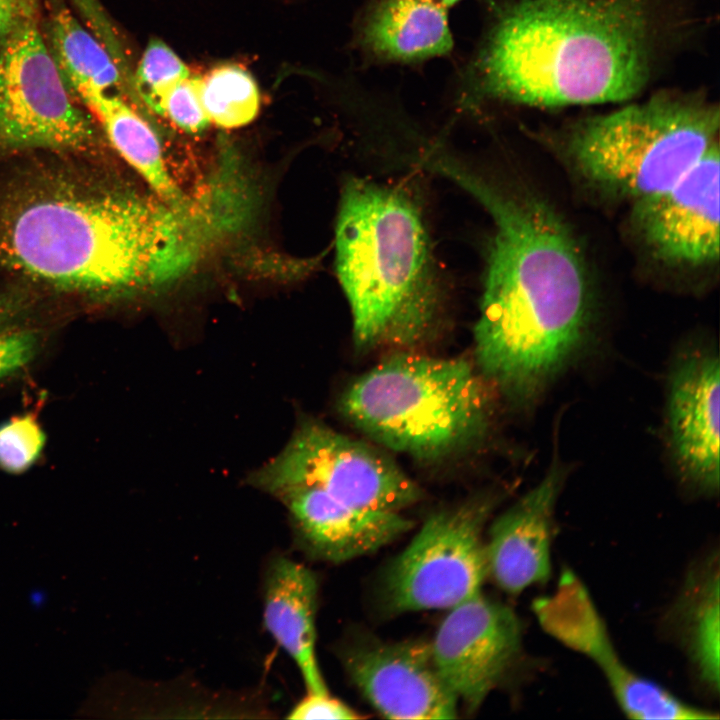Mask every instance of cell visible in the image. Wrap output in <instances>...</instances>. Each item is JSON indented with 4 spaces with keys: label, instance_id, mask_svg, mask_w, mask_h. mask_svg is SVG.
Returning <instances> with one entry per match:
<instances>
[{
    "label": "cell",
    "instance_id": "obj_14",
    "mask_svg": "<svg viewBox=\"0 0 720 720\" xmlns=\"http://www.w3.org/2000/svg\"><path fill=\"white\" fill-rule=\"evenodd\" d=\"M354 684L390 719H453L458 700L424 641L372 642L351 649L344 660Z\"/></svg>",
    "mask_w": 720,
    "mask_h": 720
},
{
    "label": "cell",
    "instance_id": "obj_29",
    "mask_svg": "<svg viewBox=\"0 0 720 720\" xmlns=\"http://www.w3.org/2000/svg\"><path fill=\"white\" fill-rule=\"evenodd\" d=\"M32 0H0V44L17 24Z\"/></svg>",
    "mask_w": 720,
    "mask_h": 720
},
{
    "label": "cell",
    "instance_id": "obj_26",
    "mask_svg": "<svg viewBox=\"0 0 720 720\" xmlns=\"http://www.w3.org/2000/svg\"><path fill=\"white\" fill-rule=\"evenodd\" d=\"M199 86L200 76L190 75L165 92L153 111L187 133L204 131L210 121L201 103Z\"/></svg>",
    "mask_w": 720,
    "mask_h": 720
},
{
    "label": "cell",
    "instance_id": "obj_21",
    "mask_svg": "<svg viewBox=\"0 0 720 720\" xmlns=\"http://www.w3.org/2000/svg\"><path fill=\"white\" fill-rule=\"evenodd\" d=\"M46 43L68 89L111 91L142 103L118 65L96 38L61 0H50L46 19Z\"/></svg>",
    "mask_w": 720,
    "mask_h": 720
},
{
    "label": "cell",
    "instance_id": "obj_22",
    "mask_svg": "<svg viewBox=\"0 0 720 720\" xmlns=\"http://www.w3.org/2000/svg\"><path fill=\"white\" fill-rule=\"evenodd\" d=\"M199 94L210 121L234 129L252 122L260 108L258 85L245 68L226 63L200 76Z\"/></svg>",
    "mask_w": 720,
    "mask_h": 720
},
{
    "label": "cell",
    "instance_id": "obj_2",
    "mask_svg": "<svg viewBox=\"0 0 720 720\" xmlns=\"http://www.w3.org/2000/svg\"><path fill=\"white\" fill-rule=\"evenodd\" d=\"M198 216L88 178L36 175L0 193V267L94 298L162 287L199 260Z\"/></svg>",
    "mask_w": 720,
    "mask_h": 720
},
{
    "label": "cell",
    "instance_id": "obj_5",
    "mask_svg": "<svg viewBox=\"0 0 720 720\" xmlns=\"http://www.w3.org/2000/svg\"><path fill=\"white\" fill-rule=\"evenodd\" d=\"M493 388L475 364L402 352L355 379L342 414L379 444L417 460H440L483 440Z\"/></svg>",
    "mask_w": 720,
    "mask_h": 720
},
{
    "label": "cell",
    "instance_id": "obj_20",
    "mask_svg": "<svg viewBox=\"0 0 720 720\" xmlns=\"http://www.w3.org/2000/svg\"><path fill=\"white\" fill-rule=\"evenodd\" d=\"M74 97L95 117L112 146L158 198L181 210L193 209L168 170L158 136L124 97L94 88L79 89Z\"/></svg>",
    "mask_w": 720,
    "mask_h": 720
},
{
    "label": "cell",
    "instance_id": "obj_11",
    "mask_svg": "<svg viewBox=\"0 0 720 720\" xmlns=\"http://www.w3.org/2000/svg\"><path fill=\"white\" fill-rule=\"evenodd\" d=\"M458 702L477 710L522 655V625L507 605L481 591L450 608L430 643Z\"/></svg>",
    "mask_w": 720,
    "mask_h": 720
},
{
    "label": "cell",
    "instance_id": "obj_24",
    "mask_svg": "<svg viewBox=\"0 0 720 720\" xmlns=\"http://www.w3.org/2000/svg\"><path fill=\"white\" fill-rule=\"evenodd\" d=\"M190 71L180 57L162 40L151 39L133 72L136 93L143 106L154 109L160 97Z\"/></svg>",
    "mask_w": 720,
    "mask_h": 720
},
{
    "label": "cell",
    "instance_id": "obj_13",
    "mask_svg": "<svg viewBox=\"0 0 720 720\" xmlns=\"http://www.w3.org/2000/svg\"><path fill=\"white\" fill-rule=\"evenodd\" d=\"M718 352L694 345L678 353L666 389L667 443L680 478L704 496L719 490Z\"/></svg>",
    "mask_w": 720,
    "mask_h": 720
},
{
    "label": "cell",
    "instance_id": "obj_16",
    "mask_svg": "<svg viewBox=\"0 0 720 720\" xmlns=\"http://www.w3.org/2000/svg\"><path fill=\"white\" fill-rule=\"evenodd\" d=\"M268 493L287 508L305 549L335 563L375 552L413 525L400 512L356 508L308 485H279Z\"/></svg>",
    "mask_w": 720,
    "mask_h": 720
},
{
    "label": "cell",
    "instance_id": "obj_9",
    "mask_svg": "<svg viewBox=\"0 0 720 720\" xmlns=\"http://www.w3.org/2000/svg\"><path fill=\"white\" fill-rule=\"evenodd\" d=\"M249 482L266 492L279 485H308L338 502L383 512H400L423 495L382 452L315 421L301 424L280 454L251 474Z\"/></svg>",
    "mask_w": 720,
    "mask_h": 720
},
{
    "label": "cell",
    "instance_id": "obj_17",
    "mask_svg": "<svg viewBox=\"0 0 720 720\" xmlns=\"http://www.w3.org/2000/svg\"><path fill=\"white\" fill-rule=\"evenodd\" d=\"M318 585L313 572L289 558H273L265 571L263 619L267 631L297 665L307 692H328L318 666L315 618Z\"/></svg>",
    "mask_w": 720,
    "mask_h": 720
},
{
    "label": "cell",
    "instance_id": "obj_4",
    "mask_svg": "<svg viewBox=\"0 0 720 720\" xmlns=\"http://www.w3.org/2000/svg\"><path fill=\"white\" fill-rule=\"evenodd\" d=\"M335 248L359 350L408 349L433 336L445 288L420 208L407 192L364 178L346 180Z\"/></svg>",
    "mask_w": 720,
    "mask_h": 720
},
{
    "label": "cell",
    "instance_id": "obj_3",
    "mask_svg": "<svg viewBox=\"0 0 720 720\" xmlns=\"http://www.w3.org/2000/svg\"><path fill=\"white\" fill-rule=\"evenodd\" d=\"M482 95L537 107L625 101L648 74L634 0H520L491 29L472 67Z\"/></svg>",
    "mask_w": 720,
    "mask_h": 720
},
{
    "label": "cell",
    "instance_id": "obj_18",
    "mask_svg": "<svg viewBox=\"0 0 720 720\" xmlns=\"http://www.w3.org/2000/svg\"><path fill=\"white\" fill-rule=\"evenodd\" d=\"M360 47L388 62H417L453 47L447 9L428 0H377L362 17Z\"/></svg>",
    "mask_w": 720,
    "mask_h": 720
},
{
    "label": "cell",
    "instance_id": "obj_28",
    "mask_svg": "<svg viewBox=\"0 0 720 720\" xmlns=\"http://www.w3.org/2000/svg\"><path fill=\"white\" fill-rule=\"evenodd\" d=\"M29 304L24 296L0 290V328L21 323L27 315Z\"/></svg>",
    "mask_w": 720,
    "mask_h": 720
},
{
    "label": "cell",
    "instance_id": "obj_25",
    "mask_svg": "<svg viewBox=\"0 0 720 720\" xmlns=\"http://www.w3.org/2000/svg\"><path fill=\"white\" fill-rule=\"evenodd\" d=\"M47 344V334L39 327L21 322L0 328V385L32 368Z\"/></svg>",
    "mask_w": 720,
    "mask_h": 720
},
{
    "label": "cell",
    "instance_id": "obj_15",
    "mask_svg": "<svg viewBox=\"0 0 720 720\" xmlns=\"http://www.w3.org/2000/svg\"><path fill=\"white\" fill-rule=\"evenodd\" d=\"M568 475L555 448L541 480L492 523L486 543L488 575L518 594L551 575L554 516Z\"/></svg>",
    "mask_w": 720,
    "mask_h": 720
},
{
    "label": "cell",
    "instance_id": "obj_30",
    "mask_svg": "<svg viewBox=\"0 0 720 720\" xmlns=\"http://www.w3.org/2000/svg\"><path fill=\"white\" fill-rule=\"evenodd\" d=\"M428 1H431L437 5H440L446 9H448L451 6H454L455 4L460 2L461 0H428Z\"/></svg>",
    "mask_w": 720,
    "mask_h": 720
},
{
    "label": "cell",
    "instance_id": "obj_1",
    "mask_svg": "<svg viewBox=\"0 0 720 720\" xmlns=\"http://www.w3.org/2000/svg\"><path fill=\"white\" fill-rule=\"evenodd\" d=\"M429 166L470 193L493 221L473 330L475 365L496 392L531 405L589 336L592 293L582 250L542 198L513 192L445 154Z\"/></svg>",
    "mask_w": 720,
    "mask_h": 720
},
{
    "label": "cell",
    "instance_id": "obj_12",
    "mask_svg": "<svg viewBox=\"0 0 720 720\" xmlns=\"http://www.w3.org/2000/svg\"><path fill=\"white\" fill-rule=\"evenodd\" d=\"M719 146L668 189L634 202L632 221L652 255L701 267L719 259Z\"/></svg>",
    "mask_w": 720,
    "mask_h": 720
},
{
    "label": "cell",
    "instance_id": "obj_7",
    "mask_svg": "<svg viewBox=\"0 0 720 720\" xmlns=\"http://www.w3.org/2000/svg\"><path fill=\"white\" fill-rule=\"evenodd\" d=\"M38 16L32 0L0 44V149L88 151L97 138L92 115L65 84Z\"/></svg>",
    "mask_w": 720,
    "mask_h": 720
},
{
    "label": "cell",
    "instance_id": "obj_10",
    "mask_svg": "<svg viewBox=\"0 0 720 720\" xmlns=\"http://www.w3.org/2000/svg\"><path fill=\"white\" fill-rule=\"evenodd\" d=\"M532 610L543 630L589 658L602 672L621 710L633 719H717L631 670L618 656L592 597L581 579L564 569L554 591L536 598Z\"/></svg>",
    "mask_w": 720,
    "mask_h": 720
},
{
    "label": "cell",
    "instance_id": "obj_8",
    "mask_svg": "<svg viewBox=\"0 0 720 720\" xmlns=\"http://www.w3.org/2000/svg\"><path fill=\"white\" fill-rule=\"evenodd\" d=\"M494 503L475 498L431 514L385 573L386 607L450 609L478 593L488 576L483 530Z\"/></svg>",
    "mask_w": 720,
    "mask_h": 720
},
{
    "label": "cell",
    "instance_id": "obj_27",
    "mask_svg": "<svg viewBox=\"0 0 720 720\" xmlns=\"http://www.w3.org/2000/svg\"><path fill=\"white\" fill-rule=\"evenodd\" d=\"M289 719H359L360 714L354 709L329 695V692H307L290 711Z\"/></svg>",
    "mask_w": 720,
    "mask_h": 720
},
{
    "label": "cell",
    "instance_id": "obj_19",
    "mask_svg": "<svg viewBox=\"0 0 720 720\" xmlns=\"http://www.w3.org/2000/svg\"><path fill=\"white\" fill-rule=\"evenodd\" d=\"M719 553L710 552L687 571L667 618L698 680L719 692Z\"/></svg>",
    "mask_w": 720,
    "mask_h": 720
},
{
    "label": "cell",
    "instance_id": "obj_6",
    "mask_svg": "<svg viewBox=\"0 0 720 720\" xmlns=\"http://www.w3.org/2000/svg\"><path fill=\"white\" fill-rule=\"evenodd\" d=\"M718 131L717 106L662 95L584 121L567 153L590 184L637 202L674 185L718 143Z\"/></svg>",
    "mask_w": 720,
    "mask_h": 720
},
{
    "label": "cell",
    "instance_id": "obj_23",
    "mask_svg": "<svg viewBox=\"0 0 720 720\" xmlns=\"http://www.w3.org/2000/svg\"><path fill=\"white\" fill-rule=\"evenodd\" d=\"M47 444V434L32 412L13 415L0 423V471L21 475L36 465Z\"/></svg>",
    "mask_w": 720,
    "mask_h": 720
}]
</instances>
